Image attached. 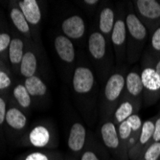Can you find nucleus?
Masks as SVG:
<instances>
[{
  "label": "nucleus",
  "mask_w": 160,
  "mask_h": 160,
  "mask_svg": "<svg viewBox=\"0 0 160 160\" xmlns=\"http://www.w3.org/2000/svg\"><path fill=\"white\" fill-rule=\"evenodd\" d=\"M29 139L33 146L37 148H43L47 146L50 141V133L45 127L38 126L32 129Z\"/></svg>",
  "instance_id": "nucleus-15"
},
{
  "label": "nucleus",
  "mask_w": 160,
  "mask_h": 160,
  "mask_svg": "<svg viewBox=\"0 0 160 160\" xmlns=\"http://www.w3.org/2000/svg\"><path fill=\"white\" fill-rule=\"evenodd\" d=\"M141 80L144 91L148 99L152 101L160 96V76L155 71L153 66L143 67L141 73Z\"/></svg>",
  "instance_id": "nucleus-3"
},
{
  "label": "nucleus",
  "mask_w": 160,
  "mask_h": 160,
  "mask_svg": "<svg viewBox=\"0 0 160 160\" xmlns=\"http://www.w3.org/2000/svg\"><path fill=\"white\" fill-rule=\"evenodd\" d=\"M118 135H119V138L120 140L122 141H127L130 136H132V133L133 132L132 128H130L128 122L126 120L124 122H122L121 124H119V127H118Z\"/></svg>",
  "instance_id": "nucleus-25"
},
{
  "label": "nucleus",
  "mask_w": 160,
  "mask_h": 160,
  "mask_svg": "<svg viewBox=\"0 0 160 160\" xmlns=\"http://www.w3.org/2000/svg\"><path fill=\"white\" fill-rule=\"evenodd\" d=\"M151 48L153 52L160 54V26L155 29L151 37Z\"/></svg>",
  "instance_id": "nucleus-26"
},
{
  "label": "nucleus",
  "mask_w": 160,
  "mask_h": 160,
  "mask_svg": "<svg viewBox=\"0 0 160 160\" xmlns=\"http://www.w3.org/2000/svg\"><path fill=\"white\" fill-rule=\"evenodd\" d=\"M6 104L5 101L0 97V125H1L6 118Z\"/></svg>",
  "instance_id": "nucleus-32"
},
{
  "label": "nucleus",
  "mask_w": 160,
  "mask_h": 160,
  "mask_svg": "<svg viewBox=\"0 0 160 160\" xmlns=\"http://www.w3.org/2000/svg\"><path fill=\"white\" fill-rule=\"evenodd\" d=\"M126 77L121 73H115L109 77L105 86V97L109 103H115L125 89Z\"/></svg>",
  "instance_id": "nucleus-5"
},
{
  "label": "nucleus",
  "mask_w": 160,
  "mask_h": 160,
  "mask_svg": "<svg viewBox=\"0 0 160 160\" xmlns=\"http://www.w3.org/2000/svg\"><path fill=\"white\" fill-rule=\"evenodd\" d=\"M7 124L14 129H22L27 123L26 116L18 108H10L5 118Z\"/></svg>",
  "instance_id": "nucleus-17"
},
{
  "label": "nucleus",
  "mask_w": 160,
  "mask_h": 160,
  "mask_svg": "<svg viewBox=\"0 0 160 160\" xmlns=\"http://www.w3.org/2000/svg\"><path fill=\"white\" fill-rule=\"evenodd\" d=\"M25 160H49L47 155L41 152H32L28 154Z\"/></svg>",
  "instance_id": "nucleus-31"
},
{
  "label": "nucleus",
  "mask_w": 160,
  "mask_h": 160,
  "mask_svg": "<svg viewBox=\"0 0 160 160\" xmlns=\"http://www.w3.org/2000/svg\"><path fill=\"white\" fill-rule=\"evenodd\" d=\"M55 49L60 59L66 62L72 63L75 60V48L71 39L65 36H58L55 39Z\"/></svg>",
  "instance_id": "nucleus-8"
},
{
  "label": "nucleus",
  "mask_w": 160,
  "mask_h": 160,
  "mask_svg": "<svg viewBox=\"0 0 160 160\" xmlns=\"http://www.w3.org/2000/svg\"><path fill=\"white\" fill-rule=\"evenodd\" d=\"M37 58L35 54L32 52L25 53L20 62L21 74L26 78L35 76V73L37 71Z\"/></svg>",
  "instance_id": "nucleus-16"
},
{
  "label": "nucleus",
  "mask_w": 160,
  "mask_h": 160,
  "mask_svg": "<svg viewBox=\"0 0 160 160\" xmlns=\"http://www.w3.org/2000/svg\"><path fill=\"white\" fill-rule=\"evenodd\" d=\"M101 136L105 146L111 150L118 149L120 146V138L116 126L112 122H106L101 128Z\"/></svg>",
  "instance_id": "nucleus-11"
},
{
  "label": "nucleus",
  "mask_w": 160,
  "mask_h": 160,
  "mask_svg": "<svg viewBox=\"0 0 160 160\" xmlns=\"http://www.w3.org/2000/svg\"><path fill=\"white\" fill-rule=\"evenodd\" d=\"M127 26L126 21L122 18H118L114 23L111 33V41L120 55H124L127 44Z\"/></svg>",
  "instance_id": "nucleus-9"
},
{
  "label": "nucleus",
  "mask_w": 160,
  "mask_h": 160,
  "mask_svg": "<svg viewBox=\"0 0 160 160\" xmlns=\"http://www.w3.org/2000/svg\"><path fill=\"white\" fill-rule=\"evenodd\" d=\"M114 19H115V14H114V11L111 8L106 7L102 10L100 13V21H99V28L102 34L106 36L111 35L115 23Z\"/></svg>",
  "instance_id": "nucleus-14"
},
{
  "label": "nucleus",
  "mask_w": 160,
  "mask_h": 160,
  "mask_svg": "<svg viewBox=\"0 0 160 160\" xmlns=\"http://www.w3.org/2000/svg\"><path fill=\"white\" fill-rule=\"evenodd\" d=\"M134 110H135V107L129 100L123 102L115 111L114 117H115L116 122L118 124H121L122 122L126 121L129 116L134 114L133 113Z\"/></svg>",
  "instance_id": "nucleus-21"
},
{
  "label": "nucleus",
  "mask_w": 160,
  "mask_h": 160,
  "mask_svg": "<svg viewBox=\"0 0 160 160\" xmlns=\"http://www.w3.org/2000/svg\"><path fill=\"white\" fill-rule=\"evenodd\" d=\"M18 4L19 9L28 23L32 25H38L41 19V12L36 0H22Z\"/></svg>",
  "instance_id": "nucleus-12"
},
{
  "label": "nucleus",
  "mask_w": 160,
  "mask_h": 160,
  "mask_svg": "<svg viewBox=\"0 0 160 160\" xmlns=\"http://www.w3.org/2000/svg\"><path fill=\"white\" fill-rule=\"evenodd\" d=\"M81 160H100L97 154L92 151H86L82 153Z\"/></svg>",
  "instance_id": "nucleus-33"
},
{
  "label": "nucleus",
  "mask_w": 160,
  "mask_h": 160,
  "mask_svg": "<svg viewBox=\"0 0 160 160\" xmlns=\"http://www.w3.org/2000/svg\"><path fill=\"white\" fill-rule=\"evenodd\" d=\"M125 88L127 90L128 96L132 98V101H137L138 105H140V99L144 92V87L141 80V76L138 72L136 71L128 72L126 77Z\"/></svg>",
  "instance_id": "nucleus-7"
},
{
  "label": "nucleus",
  "mask_w": 160,
  "mask_h": 160,
  "mask_svg": "<svg viewBox=\"0 0 160 160\" xmlns=\"http://www.w3.org/2000/svg\"><path fill=\"white\" fill-rule=\"evenodd\" d=\"M153 128H154V123L152 122V120H147L143 123L139 134V140H138V145L140 147L146 146L151 140H152Z\"/></svg>",
  "instance_id": "nucleus-22"
},
{
  "label": "nucleus",
  "mask_w": 160,
  "mask_h": 160,
  "mask_svg": "<svg viewBox=\"0 0 160 160\" xmlns=\"http://www.w3.org/2000/svg\"><path fill=\"white\" fill-rule=\"evenodd\" d=\"M127 26V35L128 40L132 42V47H134L135 59L138 58V53L141 50V46L146 43L148 38V28L139 19V18L133 12H129L125 18Z\"/></svg>",
  "instance_id": "nucleus-1"
},
{
  "label": "nucleus",
  "mask_w": 160,
  "mask_h": 160,
  "mask_svg": "<svg viewBox=\"0 0 160 160\" xmlns=\"http://www.w3.org/2000/svg\"><path fill=\"white\" fill-rule=\"evenodd\" d=\"M160 158V142H152L146 149L143 160H159Z\"/></svg>",
  "instance_id": "nucleus-24"
},
{
  "label": "nucleus",
  "mask_w": 160,
  "mask_h": 160,
  "mask_svg": "<svg viewBox=\"0 0 160 160\" xmlns=\"http://www.w3.org/2000/svg\"><path fill=\"white\" fill-rule=\"evenodd\" d=\"M25 87L31 96H42L47 91L45 83L37 76L27 78L25 81Z\"/></svg>",
  "instance_id": "nucleus-18"
},
{
  "label": "nucleus",
  "mask_w": 160,
  "mask_h": 160,
  "mask_svg": "<svg viewBox=\"0 0 160 160\" xmlns=\"http://www.w3.org/2000/svg\"><path fill=\"white\" fill-rule=\"evenodd\" d=\"M62 29L69 39H79L84 35L85 24L80 16H72L62 22Z\"/></svg>",
  "instance_id": "nucleus-6"
},
{
  "label": "nucleus",
  "mask_w": 160,
  "mask_h": 160,
  "mask_svg": "<svg viewBox=\"0 0 160 160\" xmlns=\"http://www.w3.org/2000/svg\"><path fill=\"white\" fill-rule=\"evenodd\" d=\"M13 96L14 98L17 99V101L18 102V104L24 108H27L30 107L31 105V95L29 94L28 90L26 89L25 85H22V84H18L14 87L13 89Z\"/></svg>",
  "instance_id": "nucleus-23"
},
{
  "label": "nucleus",
  "mask_w": 160,
  "mask_h": 160,
  "mask_svg": "<svg viewBox=\"0 0 160 160\" xmlns=\"http://www.w3.org/2000/svg\"><path fill=\"white\" fill-rule=\"evenodd\" d=\"M12 39L10 35L6 34V33H0V52L5 51L11 43Z\"/></svg>",
  "instance_id": "nucleus-28"
},
{
  "label": "nucleus",
  "mask_w": 160,
  "mask_h": 160,
  "mask_svg": "<svg viewBox=\"0 0 160 160\" xmlns=\"http://www.w3.org/2000/svg\"><path fill=\"white\" fill-rule=\"evenodd\" d=\"M106 38L102 33L94 32L89 36L88 51L95 60H101L104 58L106 54Z\"/></svg>",
  "instance_id": "nucleus-13"
},
{
  "label": "nucleus",
  "mask_w": 160,
  "mask_h": 160,
  "mask_svg": "<svg viewBox=\"0 0 160 160\" xmlns=\"http://www.w3.org/2000/svg\"><path fill=\"white\" fill-rule=\"evenodd\" d=\"M11 19L13 25L16 26V28L20 33L26 36L29 35V33H30V27H29V23L26 20L25 17L23 16L20 9L13 8L11 11Z\"/></svg>",
  "instance_id": "nucleus-20"
},
{
  "label": "nucleus",
  "mask_w": 160,
  "mask_h": 160,
  "mask_svg": "<svg viewBox=\"0 0 160 160\" xmlns=\"http://www.w3.org/2000/svg\"><path fill=\"white\" fill-rule=\"evenodd\" d=\"M153 67H154L155 71L158 73V75L160 76V58L157 60V62H155V64L153 65Z\"/></svg>",
  "instance_id": "nucleus-34"
},
{
  "label": "nucleus",
  "mask_w": 160,
  "mask_h": 160,
  "mask_svg": "<svg viewBox=\"0 0 160 160\" xmlns=\"http://www.w3.org/2000/svg\"><path fill=\"white\" fill-rule=\"evenodd\" d=\"M84 3L87 5H96L99 3L98 0H84Z\"/></svg>",
  "instance_id": "nucleus-35"
},
{
  "label": "nucleus",
  "mask_w": 160,
  "mask_h": 160,
  "mask_svg": "<svg viewBox=\"0 0 160 160\" xmlns=\"http://www.w3.org/2000/svg\"><path fill=\"white\" fill-rule=\"evenodd\" d=\"M135 14L150 29H156L160 26V2L157 0H135L133 1Z\"/></svg>",
  "instance_id": "nucleus-2"
},
{
  "label": "nucleus",
  "mask_w": 160,
  "mask_h": 160,
  "mask_svg": "<svg viewBox=\"0 0 160 160\" xmlns=\"http://www.w3.org/2000/svg\"><path fill=\"white\" fill-rule=\"evenodd\" d=\"M12 81L10 77L3 71H0V89H5L11 85Z\"/></svg>",
  "instance_id": "nucleus-29"
},
{
  "label": "nucleus",
  "mask_w": 160,
  "mask_h": 160,
  "mask_svg": "<svg viewBox=\"0 0 160 160\" xmlns=\"http://www.w3.org/2000/svg\"><path fill=\"white\" fill-rule=\"evenodd\" d=\"M23 41L19 38L12 39L9 46V58L12 64H18L21 62L23 53Z\"/></svg>",
  "instance_id": "nucleus-19"
},
{
  "label": "nucleus",
  "mask_w": 160,
  "mask_h": 160,
  "mask_svg": "<svg viewBox=\"0 0 160 160\" xmlns=\"http://www.w3.org/2000/svg\"><path fill=\"white\" fill-rule=\"evenodd\" d=\"M127 121L128 122L133 132H137L141 130L143 123H142V120L138 114H132V116H129V117L127 119Z\"/></svg>",
  "instance_id": "nucleus-27"
},
{
  "label": "nucleus",
  "mask_w": 160,
  "mask_h": 160,
  "mask_svg": "<svg viewBox=\"0 0 160 160\" xmlns=\"http://www.w3.org/2000/svg\"><path fill=\"white\" fill-rule=\"evenodd\" d=\"M86 138V130L82 124L74 123L72 125L68 137V148L72 152H80L82 150Z\"/></svg>",
  "instance_id": "nucleus-10"
},
{
  "label": "nucleus",
  "mask_w": 160,
  "mask_h": 160,
  "mask_svg": "<svg viewBox=\"0 0 160 160\" xmlns=\"http://www.w3.org/2000/svg\"><path fill=\"white\" fill-rule=\"evenodd\" d=\"M93 72L85 66H79L75 69L73 74V88L79 94H86L91 91L94 85Z\"/></svg>",
  "instance_id": "nucleus-4"
},
{
  "label": "nucleus",
  "mask_w": 160,
  "mask_h": 160,
  "mask_svg": "<svg viewBox=\"0 0 160 160\" xmlns=\"http://www.w3.org/2000/svg\"><path fill=\"white\" fill-rule=\"evenodd\" d=\"M152 141L153 142H160V117H158L156 119V121L154 122Z\"/></svg>",
  "instance_id": "nucleus-30"
}]
</instances>
